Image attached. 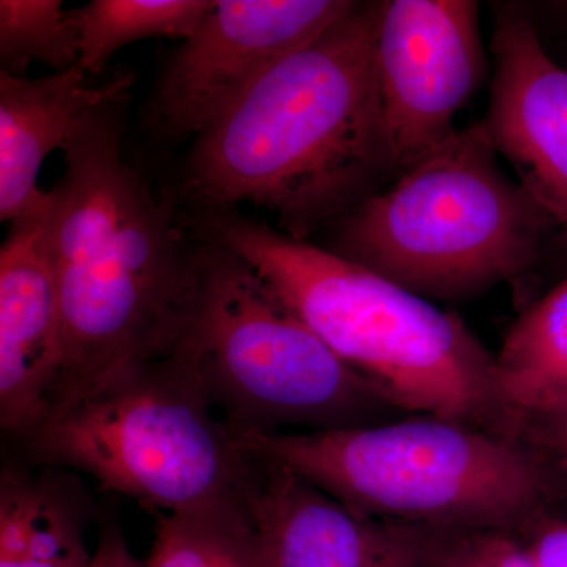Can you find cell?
I'll use <instances>...</instances> for the list:
<instances>
[{"label": "cell", "instance_id": "6da1fadb", "mask_svg": "<svg viewBox=\"0 0 567 567\" xmlns=\"http://www.w3.org/2000/svg\"><path fill=\"white\" fill-rule=\"evenodd\" d=\"M132 85L118 73L82 117L63 147L65 173L48 192L44 237L65 342L51 413L169 357L192 303L196 245L122 155Z\"/></svg>", "mask_w": 567, "mask_h": 567}, {"label": "cell", "instance_id": "7a4b0ae2", "mask_svg": "<svg viewBox=\"0 0 567 567\" xmlns=\"http://www.w3.org/2000/svg\"><path fill=\"white\" fill-rule=\"evenodd\" d=\"M379 2L284 58L189 152L182 199L197 213L240 204L305 240L342 218L391 171L374 69Z\"/></svg>", "mask_w": 567, "mask_h": 567}, {"label": "cell", "instance_id": "3957f363", "mask_svg": "<svg viewBox=\"0 0 567 567\" xmlns=\"http://www.w3.org/2000/svg\"><path fill=\"white\" fill-rule=\"evenodd\" d=\"M197 238L245 260L279 301L405 415L520 440L495 354L454 312L331 249L235 210L197 213Z\"/></svg>", "mask_w": 567, "mask_h": 567}, {"label": "cell", "instance_id": "277c9868", "mask_svg": "<svg viewBox=\"0 0 567 567\" xmlns=\"http://www.w3.org/2000/svg\"><path fill=\"white\" fill-rule=\"evenodd\" d=\"M240 443L364 516L435 532L516 533L540 518L550 494L546 462L535 447L440 416L246 434Z\"/></svg>", "mask_w": 567, "mask_h": 567}, {"label": "cell", "instance_id": "5b68a950", "mask_svg": "<svg viewBox=\"0 0 567 567\" xmlns=\"http://www.w3.org/2000/svg\"><path fill=\"white\" fill-rule=\"evenodd\" d=\"M551 229L480 122L346 213L331 251L425 300L462 301L529 274Z\"/></svg>", "mask_w": 567, "mask_h": 567}, {"label": "cell", "instance_id": "8992f818", "mask_svg": "<svg viewBox=\"0 0 567 567\" xmlns=\"http://www.w3.org/2000/svg\"><path fill=\"white\" fill-rule=\"evenodd\" d=\"M197 240L192 303L169 357L188 368L235 434L336 431L405 416L241 257Z\"/></svg>", "mask_w": 567, "mask_h": 567}, {"label": "cell", "instance_id": "52a82bcc", "mask_svg": "<svg viewBox=\"0 0 567 567\" xmlns=\"http://www.w3.org/2000/svg\"><path fill=\"white\" fill-rule=\"evenodd\" d=\"M25 443L37 464L89 476L100 491L166 516L244 502L251 462L175 357L51 413Z\"/></svg>", "mask_w": 567, "mask_h": 567}, {"label": "cell", "instance_id": "ba28073f", "mask_svg": "<svg viewBox=\"0 0 567 567\" xmlns=\"http://www.w3.org/2000/svg\"><path fill=\"white\" fill-rule=\"evenodd\" d=\"M374 69L393 174H404L456 128L486 74L480 3L379 2Z\"/></svg>", "mask_w": 567, "mask_h": 567}, {"label": "cell", "instance_id": "9c48e42d", "mask_svg": "<svg viewBox=\"0 0 567 567\" xmlns=\"http://www.w3.org/2000/svg\"><path fill=\"white\" fill-rule=\"evenodd\" d=\"M350 0H216L159 78L148 126L167 142L199 137L284 58L342 20Z\"/></svg>", "mask_w": 567, "mask_h": 567}, {"label": "cell", "instance_id": "30bf717a", "mask_svg": "<svg viewBox=\"0 0 567 567\" xmlns=\"http://www.w3.org/2000/svg\"><path fill=\"white\" fill-rule=\"evenodd\" d=\"M249 458L244 506L260 567H431L450 535L364 516L287 465Z\"/></svg>", "mask_w": 567, "mask_h": 567}, {"label": "cell", "instance_id": "8fae6325", "mask_svg": "<svg viewBox=\"0 0 567 567\" xmlns=\"http://www.w3.org/2000/svg\"><path fill=\"white\" fill-rule=\"evenodd\" d=\"M486 118L498 155L567 238V69L544 50L524 7H494Z\"/></svg>", "mask_w": 567, "mask_h": 567}, {"label": "cell", "instance_id": "7c38bea8", "mask_svg": "<svg viewBox=\"0 0 567 567\" xmlns=\"http://www.w3.org/2000/svg\"><path fill=\"white\" fill-rule=\"evenodd\" d=\"M47 205L11 223L0 251V423L28 440L50 416L65 363Z\"/></svg>", "mask_w": 567, "mask_h": 567}, {"label": "cell", "instance_id": "4fadbf2b", "mask_svg": "<svg viewBox=\"0 0 567 567\" xmlns=\"http://www.w3.org/2000/svg\"><path fill=\"white\" fill-rule=\"evenodd\" d=\"M80 65L39 80L0 71V218L14 223L39 212L50 194L37 178L44 159L65 147L82 117L114 87L117 74L89 84Z\"/></svg>", "mask_w": 567, "mask_h": 567}, {"label": "cell", "instance_id": "5bb4252c", "mask_svg": "<svg viewBox=\"0 0 567 567\" xmlns=\"http://www.w3.org/2000/svg\"><path fill=\"white\" fill-rule=\"evenodd\" d=\"M59 470H6L0 486V567H92L85 511Z\"/></svg>", "mask_w": 567, "mask_h": 567}, {"label": "cell", "instance_id": "9a60e30c", "mask_svg": "<svg viewBox=\"0 0 567 567\" xmlns=\"http://www.w3.org/2000/svg\"><path fill=\"white\" fill-rule=\"evenodd\" d=\"M495 358L520 432L522 417L567 394V279L525 309Z\"/></svg>", "mask_w": 567, "mask_h": 567}, {"label": "cell", "instance_id": "2e32d148", "mask_svg": "<svg viewBox=\"0 0 567 567\" xmlns=\"http://www.w3.org/2000/svg\"><path fill=\"white\" fill-rule=\"evenodd\" d=\"M208 0H93L69 11L85 73H102L126 44L153 37L186 40L212 10Z\"/></svg>", "mask_w": 567, "mask_h": 567}, {"label": "cell", "instance_id": "e0dca14e", "mask_svg": "<svg viewBox=\"0 0 567 567\" xmlns=\"http://www.w3.org/2000/svg\"><path fill=\"white\" fill-rule=\"evenodd\" d=\"M155 516L147 567H260L244 502L192 516Z\"/></svg>", "mask_w": 567, "mask_h": 567}, {"label": "cell", "instance_id": "ac0fdd59", "mask_svg": "<svg viewBox=\"0 0 567 567\" xmlns=\"http://www.w3.org/2000/svg\"><path fill=\"white\" fill-rule=\"evenodd\" d=\"M0 71L14 78H25L33 62L44 63L55 73L78 65L76 32L61 0L0 2Z\"/></svg>", "mask_w": 567, "mask_h": 567}, {"label": "cell", "instance_id": "d6986e66", "mask_svg": "<svg viewBox=\"0 0 567 567\" xmlns=\"http://www.w3.org/2000/svg\"><path fill=\"white\" fill-rule=\"evenodd\" d=\"M520 436L539 453L567 462V394L522 417Z\"/></svg>", "mask_w": 567, "mask_h": 567}, {"label": "cell", "instance_id": "ffe728a7", "mask_svg": "<svg viewBox=\"0 0 567 567\" xmlns=\"http://www.w3.org/2000/svg\"><path fill=\"white\" fill-rule=\"evenodd\" d=\"M525 543L536 567H567V522L537 518Z\"/></svg>", "mask_w": 567, "mask_h": 567}, {"label": "cell", "instance_id": "44dd1931", "mask_svg": "<svg viewBox=\"0 0 567 567\" xmlns=\"http://www.w3.org/2000/svg\"><path fill=\"white\" fill-rule=\"evenodd\" d=\"M446 537L447 535L443 537L442 544H440L439 550H436L434 561H432L431 567H465L464 565H461V563H458L450 551H447Z\"/></svg>", "mask_w": 567, "mask_h": 567}]
</instances>
